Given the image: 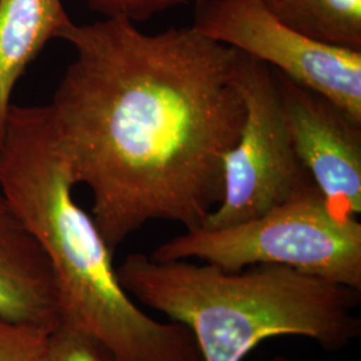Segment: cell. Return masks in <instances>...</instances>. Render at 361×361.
Returning a JSON list of instances; mask_svg holds the SVG:
<instances>
[{"label":"cell","instance_id":"1","mask_svg":"<svg viewBox=\"0 0 361 361\" xmlns=\"http://www.w3.org/2000/svg\"><path fill=\"white\" fill-rule=\"evenodd\" d=\"M61 39L74 59L47 106L107 245L150 221L202 226L245 119L241 52L192 26L147 34L113 18L73 22Z\"/></svg>","mask_w":361,"mask_h":361},{"label":"cell","instance_id":"2","mask_svg":"<svg viewBox=\"0 0 361 361\" xmlns=\"http://www.w3.org/2000/svg\"><path fill=\"white\" fill-rule=\"evenodd\" d=\"M44 106L13 104L0 150V189L50 261L61 324L91 336L113 361H202L192 332L145 313L121 284Z\"/></svg>","mask_w":361,"mask_h":361},{"label":"cell","instance_id":"3","mask_svg":"<svg viewBox=\"0 0 361 361\" xmlns=\"http://www.w3.org/2000/svg\"><path fill=\"white\" fill-rule=\"evenodd\" d=\"M116 273L131 298L192 332L202 361H243L279 336L308 337L328 352L361 336L360 289L286 267L228 271L133 253Z\"/></svg>","mask_w":361,"mask_h":361},{"label":"cell","instance_id":"4","mask_svg":"<svg viewBox=\"0 0 361 361\" xmlns=\"http://www.w3.org/2000/svg\"><path fill=\"white\" fill-rule=\"evenodd\" d=\"M149 257L161 262L194 258L228 271L280 265L361 290V224L335 212L313 185L256 219L186 231Z\"/></svg>","mask_w":361,"mask_h":361},{"label":"cell","instance_id":"5","mask_svg":"<svg viewBox=\"0 0 361 361\" xmlns=\"http://www.w3.org/2000/svg\"><path fill=\"white\" fill-rule=\"evenodd\" d=\"M237 80L245 119L224 158L219 207L200 228L256 219L314 185L292 142L273 70L241 52Z\"/></svg>","mask_w":361,"mask_h":361},{"label":"cell","instance_id":"6","mask_svg":"<svg viewBox=\"0 0 361 361\" xmlns=\"http://www.w3.org/2000/svg\"><path fill=\"white\" fill-rule=\"evenodd\" d=\"M192 27L320 92L361 121V51L305 38L280 22L264 0H197Z\"/></svg>","mask_w":361,"mask_h":361},{"label":"cell","instance_id":"7","mask_svg":"<svg viewBox=\"0 0 361 361\" xmlns=\"http://www.w3.org/2000/svg\"><path fill=\"white\" fill-rule=\"evenodd\" d=\"M273 70V68H271ZM286 126L302 166L332 209L361 213V121L273 70Z\"/></svg>","mask_w":361,"mask_h":361},{"label":"cell","instance_id":"8","mask_svg":"<svg viewBox=\"0 0 361 361\" xmlns=\"http://www.w3.org/2000/svg\"><path fill=\"white\" fill-rule=\"evenodd\" d=\"M0 317L47 331L61 325L50 261L0 189Z\"/></svg>","mask_w":361,"mask_h":361},{"label":"cell","instance_id":"9","mask_svg":"<svg viewBox=\"0 0 361 361\" xmlns=\"http://www.w3.org/2000/svg\"><path fill=\"white\" fill-rule=\"evenodd\" d=\"M71 23L62 0H0V150L18 82Z\"/></svg>","mask_w":361,"mask_h":361},{"label":"cell","instance_id":"10","mask_svg":"<svg viewBox=\"0 0 361 361\" xmlns=\"http://www.w3.org/2000/svg\"><path fill=\"white\" fill-rule=\"evenodd\" d=\"M285 26L325 46L361 51V0H264Z\"/></svg>","mask_w":361,"mask_h":361},{"label":"cell","instance_id":"11","mask_svg":"<svg viewBox=\"0 0 361 361\" xmlns=\"http://www.w3.org/2000/svg\"><path fill=\"white\" fill-rule=\"evenodd\" d=\"M37 361H113L91 336L61 324L54 329Z\"/></svg>","mask_w":361,"mask_h":361},{"label":"cell","instance_id":"12","mask_svg":"<svg viewBox=\"0 0 361 361\" xmlns=\"http://www.w3.org/2000/svg\"><path fill=\"white\" fill-rule=\"evenodd\" d=\"M52 331L0 317V361H37Z\"/></svg>","mask_w":361,"mask_h":361},{"label":"cell","instance_id":"13","mask_svg":"<svg viewBox=\"0 0 361 361\" xmlns=\"http://www.w3.org/2000/svg\"><path fill=\"white\" fill-rule=\"evenodd\" d=\"M94 13L104 18L126 19L133 23L150 19L190 0H83Z\"/></svg>","mask_w":361,"mask_h":361},{"label":"cell","instance_id":"14","mask_svg":"<svg viewBox=\"0 0 361 361\" xmlns=\"http://www.w3.org/2000/svg\"><path fill=\"white\" fill-rule=\"evenodd\" d=\"M271 361H300V360H296V359H292V357H288V356H285V355H276V356H273V357H271Z\"/></svg>","mask_w":361,"mask_h":361}]
</instances>
